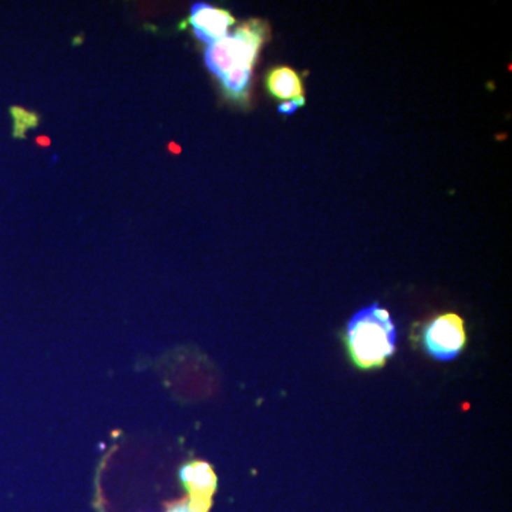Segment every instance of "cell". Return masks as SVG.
I'll return each instance as SVG.
<instances>
[{
  "label": "cell",
  "instance_id": "4",
  "mask_svg": "<svg viewBox=\"0 0 512 512\" xmlns=\"http://www.w3.org/2000/svg\"><path fill=\"white\" fill-rule=\"evenodd\" d=\"M181 480L190 494V508L192 512H208L212 495L217 490V477L209 464L195 461L181 469Z\"/></svg>",
  "mask_w": 512,
  "mask_h": 512
},
{
  "label": "cell",
  "instance_id": "5",
  "mask_svg": "<svg viewBox=\"0 0 512 512\" xmlns=\"http://www.w3.org/2000/svg\"><path fill=\"white\" fill-rule=\"evenodd\" d=\"M188 23L192 26L195 36L209 45L228 34L235 17L225 9L198 2L191 8Z\"/></svg>",
  "mask_w": 512,
  "mask_h": 512
},
{
  "label": "cell",
  "instance_id": "6",
  "mask_svg": "<svg viewBox=\"0 0 512 512\" xmlns=\"http://www.w3.org/2000/svg\"><path fill=\"white\" fill-rule=\"evenodd\" d=\"M266 89L268 92L279 100L296 101L305 104L304 84L299 74L285 66L272 69L266 76Z\"/></svg>",
  "mask_w": 512,
  "mask_h": 512
},
{
  "label": "cell",
  "instance_id": "10",
  "mask_svg": "<svg viewBox=\"0 0 512 512\" xmlns=\"http://www.w3.org/2000/svg\"><path fill=\"white\" fill-rule=\"evenodd\" d=\"M168 512H192V511L188 504H180V505H176L174 508H171Z\"/></svg>",
  "mask_w": 512,
  "mask_h": 512
},
{
  "label": "cell",
  "instance_id": "8",
  "mask_svg": "<svg viewBox=\"0 0 512 512\" xmlns=\"http://www.w3.org/2000/svg\"><path fill=\"white\" fill-rule=\"evenodd\" d=\"M10 114L13 117V137L24 138L29 128L38 125V115L33 111H27L22 107H12Z\"/></svg>",
  "mask_w": 512,
  "mask_h": 512
},
{
  "label": "cell",
  "instance_id": "2",
  "mask_svg": "<svg viewBox=\"0 0 512 512\" xmlns=\"http://www.w3.org/2000/svg\"><path fill=\"white\" fill-rule=\"evenodd\" d=\"M268 36V24L252 19L239 26L232 34L212 41L205 52L206 67L222 77L235 67H252Z\"/></svg>",
  "mask_w": 512,
  "mask_h": 512
},
{
  "label": "cell",
  "instance_id": "9",
  "mask_svg": "<svg viewBox=\"0 0 512 512\" xmlns=\"http://www.w3.org/2000/svg\"><path fill=\"white\" fill-rule=\"evenodd\" d=\"M304 104L301 103H296V101H286V103H282L279 106V113L282 114H293L299 107H302Z\"/></svg>",
  "mask_w": 512,
  "mask_h": 512
},
{
  "label": "cell",
  "instance_id": "1",
  "mask_svg": "<svg viewBox=\"0 0 512 512\" xmlns=\"http://www.w3.org/2000/svg\"><path fill=\"white\" fill-rule=\"evenodd\" d=\"M397 332L390 313L374 304L359 311L348 323L345 345L360 370L381 369L394 355Z\"/></svg>",
  "mask_w": 512,
  "mask_h": 512
},
{
  "label": "cell",
  "instance_id": "11",
  "mask_svg": "<svg viewBox=\"0 0 512 512\" xmlns=\"http://www.w3.org/2000/svg\"><path fill=\"white\" fill-rule=\"evenodd\" d=\"M36 144L40 147H49L50 145V138L46 136H40L36 138Z\"/></svg>",
  "mask_w": 512,
  "mask_h": 512
},
{
  "label": "cell",
  "instance_id": "3",
  "mask_svg": "<svg viewBox=\"0 0 512 512\" xmlns=\"http://www.w3.org/2000/svg\"><path fill=\"white\" fill-rule=\"evenodd\" d=\"M420 340L424 352L434 360H454L467 343L464 320L457 313L439 315L424 325Z\"/></svg>",
  "mask_w": 512,
  "mask_h": 512
},
{
  "label": "cell",
  "instance_id": "7",
  "mask_svg": "<svg viewBox=\"0 0 512 512\" xmlns=\"http://www.w3.org/2000/svg\"><path fill=\"white\" fill-rule=\"evenodd\" d=\"M252 76V67L239 66L224 74L221 78L222 89L228 97L234 100H245L248 97L249 83Z\"/></svg>",
  "mask_w": 512,
  "mask_h": 512
},
{
  "label": "cell",
  "instance_id": "12",
  "mask_svg": "<svg viewBox=\"0 0 512 512\" xmlns=\"http://www.w3.org/2000/svg\"><path fill=\"white\" fill-rule=\"evenodd\" d=\"M168 150H169L171 154H176V155H178L181 152V147L177 143H169Z\"/></svg>",
  "mask_w": 512,
  "mask_h": 512
}]
</instances>
